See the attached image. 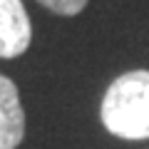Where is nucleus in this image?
I'll use <instances>...</instances> for the list:
<instances>
[{"mask_svg":"<svg viewBox=\"0 0 149 149\" xmlns=\"http://www.w3.org/2000/svg\"><path fill=\"white\" fill-rule=\"evenodd\" d=\"M102 124L119 139H149V70H132L107 87Z\"/></svg>","mask_w":149,"mask_h":149,"instance_id":"1","label":"nucleus"},{"mask_svg":"<svg viewBox=\"0 0 149 149\" xmlns=\"http://www.w3.org/2000/svg\"><path fill=\"white\" fill-rule=\"evenodd\" d=\"M32 27L22 0H0V57H17L30 47Z\"/></svg>","mask_w":149,"mask_h":149,"instance_id":"2","label":"nucleus"},{"mask_svg":"<svg viewBox=\"0 0 149 149\" xmlns=\"http://www.w3.org/2000/svg\"><path fill=\"white\" fill-rule=\"evenodd\" d=\"M25 137V112L15 82L0 74V149H15Z\"/></svg>","mask_w":149,"mask_h":149,"instance_id":"3","label":"nucleus"},{"mask_svg":"<svg viewBox=\"0 0 149 149\" xmlns=\"http://www.w3.org/2000/svg\"><path fill=\"white\" fill-rule=\"evenodd\" d=\"M37 3L57 15H77L87 5V0H37Z\"/></svg>","mask_w":149,"mask_h":149,"instance_id":"4","label":"nucleus"}]
</instances>
